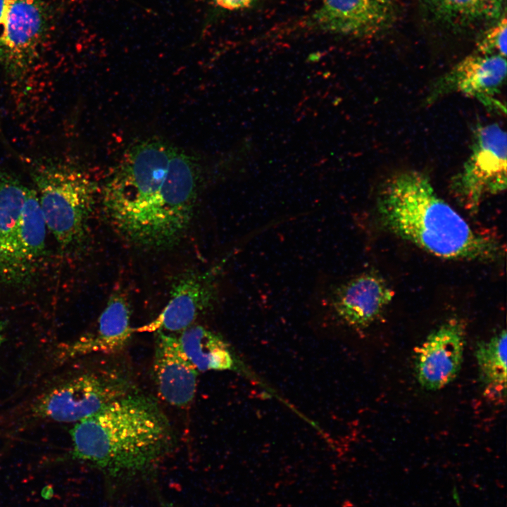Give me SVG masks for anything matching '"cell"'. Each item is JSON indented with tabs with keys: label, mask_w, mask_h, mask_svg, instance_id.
Wrapping results in <instances>:
<instances>
[{
	"label": "cell",
	"mask_w": 507,
	"mask_h": 507,
	"mask_svg": "<svg viewBox=\"0 0 507 507\" xmlns=\"http://www.w3.org/2000/svg\"><path fill=\"white\" fill-rule=\"evenodd\" d=\"M215 294L214 277L209 272L185 273L173 284L170 299L158 315L134 332L180 333L208 309Z\"/></svg>",
	"instance_id": "cell-11"
},
{
	"label": "cell",
	"mask_w": 507,
	"mask_h": 507,
	"mask_svg": "<svg viewBox=\"0 0 507 507\" xmlns=\"http://www.w3.org/2000/svg\"><path fill=\"white\" fill-rule=\"evenodd\" d=\"M464 346L465 327L456 319L430 333L416 352L415 372L420 385L437 390L449 384L461 369Z\"/></svg>",
	"instance_id": "cell-10"
},
{
	"label": "cell",
	"mask_w": 507,
	"mask_h": 507,
	"mask_svg": "<svg viewBox=\"0 0 507 507\" xmlns=\"http://www.w3.org/2000/svg\"><path fill=\"white\" fill-rule=\"evenodd\" d=\"M129 380L107 368L76 376L47 392L35 403L37 415L57 422L77 423L131 392Z\"/></svg>",
	"instance_id": "cell-6"
},
{
	"label": "cell",
	"mask_w": 507,
	"mask_h": 507,
	"mask_svg": "<svg viewBox=\"0 0 507 507\" xmlns=\"http://www.w3.org/2000/svg\"><path fill=\"white\" fill-rule=\"evenodd\" d=\"M198 175L194 159L165 142L134 144L104 185L102 202L108 222L134 245L173 246L192 221Z\"/></svg>",
	"instance_id": "cell-1"
},
{
	"label": "cell",
	"mask_w": 507,
	"mask_h": 507,
	"mask_svg": "<svg viewBox=\"0 0 507 507\" xmlns=\"http://www.w3.org/2000/svg\"><path fill=\"white\" fill-rule=\"evenodd\" d=\"M506 77V57L475 52L463 58L438 80L427 101L456 92L475 99L486 107L505 111L496 96Z\"/></svg>",
	"instance_id": "cell-9"
},
{
	"label": "cell",
	"mask_w": 507,
	"mask_h": 507,
	"mask_svg": "<svg viewBox=\"0 0 507 507\" xmlns=\"http://www.w3.org/2000/svg\"><path fill=\"white\" fill-rule=\"evenodd\" d=\"M31 188L0 170V281L9 284L11 255L23 208Z\"/></svg>",
	"instance_id": "cell-16"
},
{
	"label": "cell",
	"mask_w": 507,
	"mask_h": 507,
	"mask_svg": "<svg viewBox=\"0 0 507 507\" xmlns=\"http://www.w3.org/2000/svg\"><path fill=\"white\" fill-rule=\"evenodd\" d=\"M6 0H0V24L2 23L6 8Z\"/></svg>",
	"instance_id": "cell-22"
},
{
	"label": "cell",
	"mask_w": 507,
	"mask_h": 507,
	"mask_svg": "<svg viewBox=\"0 0 507 507\" xmlns=\"http://www.w3.org/2000/svg\"><path fill=\"white\" fill-rule=\"evenodd\" d=\"M507 137L497 123L478 126L468 158L451 183V190L471 213L485 197L504 192L507 185Z\"/></svg>",
	"instance_id": "cell-5"
},
{
	"label": "cell",
	"mask_w": 507,
	"mask_h": 507,
	"mask_svg": "<svg viewBox=\"0 0 507 507\" xmlns=\"http://www.w3.org/2000/svg\"><path fill=\"white\" fill-rule=\"evenodd\" d=\"M70 435L73 457L113 477L147 471L173 441L169 421L158 403L132 392L76 423Z\"/></svg>",
	"instance_id": "cell-3"
},
{
	"label": "cell",
	"mask_w": 507,
	"mask_h": 507,
	"mask_svg": "<svg viewBox=\"0 0 507 507\" xmlns=\"http://www.w3.org/2000/svg\"><path fill=\"white\" fill-rule=\"evenodd\" d=\"M438 20L455 27H465L498 19L503 0H419Z\"/></svg>",
	"instance_id": "cell-18"
},
{
	"label": "cell",
	"mask_w": 507,
	"mask_h": 507,
	"mask_svg": "<svg viewBox=\"0 0 507 507\" xmlns=\"http://www.w3.org/2000/svg\"><path fill=\"white\" fill-rule=\"evenodd\" d=\"M33 177L47 229L63 249L79 246L95 205L94 182L84 172L62 163L39 166Z\"/></svg>",
	"instance_id": "cell-4"
},
{
	"label": "cell",
	"mask_w": 507,
	"mask_h": 507,
	"mask_svg": "<svg viewBox=\"0 0 507 507\" xmlns=\"http://www.w3.org/2000/svg\"><path fill=\"white\" fill-rule=\"evenodd\" d=\"M377 211L391 232L438 258L491 261L504 254L497 239L473 229L420 172L403 170L389 177L378 194Z\"/></svg>",
	"instance_id": "cell-2"
},
{
	"label": "cell",
	"mask_w": 507,
	"mask_h": 507,
	"mask_svg": "<svg viewBox=\"0 0 507 507\" xmlns=\"http://www.w3.org/2000/svg\"><path fill=\"white\" fill-rule=\"evenodd\" d=\"M395 17L391 0H321L306 24L316 31L363 37L383 31Z\"/></svg>",
	"instance_id": "cell-7"
},
{
	"label": "cell",
	"mask_w": 507,
	"mask_h": 507,
	"mask_svg": "<svg viewBox=\"0 0 507 507\" xmlns=\"http://www.w3.org/2000/svg\"><path fill=\"white\" fill-rule=\"evenodd\" d=\"M506 18L503 13L495 24L488 28L480 37L475 52L482 54L506 56Z\"/></svg>",
	"instance_id": "cell-20"
},
{
	"label": "cell",
	"mask_w": 507,
	"mask_h": 507,
	"mask_svg": "<svg viewBox=\"0 0 507 507\" xmlns=\"http://www.w3.org/2000/svg\"><path fill=\"white\" fill-rule=\"evenodd\" d=\"M199 371L184 353L177 337L158 331L153 358V376L161 398L184 407L194 399Z\"/></svg>",
	"instance_id": "cell-13"
},
{
	"label": "cell",
	"mask_w": 507,
	"mask_h": 507,
	"mask_svg": "<svg viewBox=\"0 0 507 507\" xmlns=\"http://www.w3.org/2000/svg\"><path fill=\"white\" fill-rule=\"evenodd\" d=\"M2 326L0 325V344L2 342L3 340V332H2Z\"/></svg>",
	"instance_id": "cell-23"
},
{
	"label": "cell",
	"mask_w": 507,
	"mask_h": 507,
	"mask_svg": "<svg viewBox=\"0 0 507 507\" xmlns=\"http://www.w3.org/2000/svg\"><path fill=\"white\" fill-rule=\"evenodd\" d=\"M130 318L127 299L122 294H113L99 318L96 333L82 337L70 345L68 355L112 353L123 349L135 332Z\"/></svg>",
	"instance_id": "cell-15"
},
{
	"label": "cell",
	"mask_w": 507,
	"mask_h": 507,
	"mask_svg": "<svg viewBox=\"0 0 507 507\" xmlns=\"http://www.w3.org/2000/svg\"><path fill=\"white\" fill-rule=\"evenodd\" d=\"M394 293L375 273H361L334 286L327 295V303L337 317L355 328L374 323L389 304Z\"/></svg>",
	"instance_id": "cell-12"
},
{
	"label": "cell",
	"mask_w": 507,
	"mask_h": 507,
	"mask_svg": "<svg viewBox=\"0 0 507 507\" xmlns=\"http://www.w3.org/2000/svg\"><path fill=\"white\" fill-rule=\"evenodd\" d=\"M46 225L35 189L24 204L13 246L10 284L22 283L39 267L45 256Z\"/></svg>",
	"instance_id": "cell-14"
},
{
	"label": "cell",
	"mask_w": 507,
	"mask_h": 507,
	"mask_svg": "<svg viewBox=\"0 0 507 507\" xmlns=\"http://www.w3.org/2000/svg\"><path fill=\"white\" fill-rule=\"evenodd\" d=\"M185 355L199 372L231 370L234 359L225 342L206 327L192 325L177 337Z\"/></svg>",
	"instance_id": "cell-17"
},
{
	"label": "cell",
	"mask_w": 507,
	"mask_h": 507,
	"mask_svg": "<svg viewBox=\"0 0 507 507\" xmlns=\"http://www.w3.org/2000/svg\"><path fill=\"white\" fill-rule=\"evenodd\" d=\"M39 0H6L0 57L12 76L21 75L36 58L44 31Z\"/></svg>",
	"instance_id": "cell-8"
},
{
	"label": "cell",
	"mask_w": 507,
	"mask_h": 507,
	"mask_svg": "<svg viewBox=\"0 0 507 507\" xmlns=\"http://www.w3.org/2000/svg\"><path fill=\"white\" fill-rule=\"evenodd\" d=\"M507 337L505 330L477 344L475 356L486 392L493 398H505L506 393Z\"/></svg>",
	"instance_id": "cell-19"
},
{
	"label": "cell",
	"mask_w": 507,
	"mask_h": 507,
	"mask_svg": "<svg viewBox=\"0 0 507 507\" xmlns=\"http://www.w3.org/2000/svg\"><path fill=\"white\" fill-rule=\"evenodd\" d=\"M258 0H213L219 7L228 11H238L253 6Z\"/></svg>",
	"instance_id": "cell-21"
}]
</instances>
